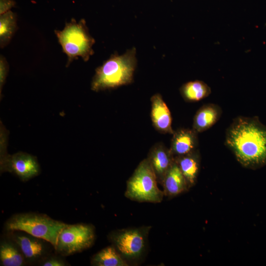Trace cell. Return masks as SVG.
Masks as SVG:
<instances>
[{
    "mask_svg": "<svg viewBox=\"0 0 266 266\" xmlns=\"http://www.w3.org/2000/svg\"><path fill=\"white\" fill-rule=\"evenodd\" d=\"M222 113V109L217 104L207 103L203 105L194 116L192 129L197 133L208 130L220 119Z\"/></svg>",
    "mask_w": 266,
    "mask_h": 266,
    "instance_id": "obj_13",
    "label": "cell"
},
{
    "mask_svg": "<svg viewBox=\"0 0 266 266\" xmlns=\"http://www.w3.org/2000/svg\"><path fill=\"white\" fill-rule=\"evenodd\" d=\"M154 172L147 159L137 166L127 182L125 196L138 202H161L165 195L157 185Z\"/></svg>",
    "mask_w": 266,
    "mask_h": 266,
    "instance_id": "obj_5",
    "label": "cell"
},
{
    "mask_svg": "<svg viewBox=\"0 0 266 266\" xmlns=\"http://www.w3.org/2000/svg\"><path fill=\"white\" fill-rule=\"evenodd\" d=\"M95 239L93 225L79 223L67 225L62 230L55 249L62 256H69L90 248Z\"/></svg>",
    "mask_w": 266,
    "mask_h": 266,
    "instance_id": "obj_7",
    "label": "cell"
},
{
    "mask_svg": "<svg viewBox=\"0 0 266 266\" xmlns=\"http://www.w3.org/2000/svg\"><path fill=\"white\" fill-rule=\"evenodd\" d=\"M225 144L243 166L257 169L266 166V126L258 117L234 118L226 130Z\"/></svg>",
    "mask_w": 266,
    "mask_h": 266,
    "instance_id": "obj_1",
    "label": "cell"
},
{
    "mask_svg": "<svg viewBox=\"0 0 266 266\" xmlns=\"http://www.w3.org/2000/svg\"><path fill=\"white\" fill-rule=\"evenodd\" d=\"M0 261L3 266H22L25 259L13 240H3L0 245Z\"/></svg>",
    "mask_w": 266,
    "mask_h": 266,
    "instance_id": "obj_16",
    "label": "cell"
},
{
    "mask_svg": "<svg viewBox=\"0 0 266 266\" xmlns=\"http://www.w3.org/2000/svg\"><path fill=\"white\" fill-rule=\"evenodd\" d=\"M15 4V2L13 0H0V15L10 10Z\"/></svg>",
    "mask_w": 266,
    "mask_h": 266,
    "instance_id": "obj_22",
    "label": "cell"
},
{
    "mask_svg": "<svg viewBox=\"0 0 266 266\" xmlns=\"http://www.w3.org/2000/svg\"><path fill=\"white\" fill-rule=\"evenodd\" d=\"M151 117L153 126L162 133L173 134L172 118L169 109L161 94H154L151 98Z\"/></svg>",
    "mask_w": 266,
    "mask_h": 266,
    "instance_id": "obj_10",
    "label": "cell"
},
{
    "mask_svg": "<svg viewBox=\"0 0 266 266\" xmlns=\"http://www.w3.org/2000/svg\"><path fill=\"white\" fill-rule=\"evenodd\" d=\"M180 169L184 175L189 188L194 186L197 179L200 167V156L197 149L189 154L174 157Z\"/></svg>",
    "mask_w": 266,
    "mask_h": 266,
    "instance_id": "obj_15",
    "label": "cell"
},
{
    "mask_svg": "<svg viewBox=\"0 0 266 266\" xmlns=\"http://www.w3.org/2000/svg\"><path fill=\"white\" fill-rule=\"evenodd\" d=\"M183 98L188 102H196L207 97L211 92V88L205 82L195 80L186 82L180 88Z\"/></svg>",
    "mask_w": 266,
    "mask_h": 266,
    "instance_id": "obj_18",
    "label": "cell"
},
{
    "mask_svg": "<svg viewBox=\"0 0 266 266\" xmlns=\"http://www.w3.org/2000/svg\"><path fill=\"white\" fill-rule=\"evenodd\" d=\"M161 185L165 196L170 197L176 196L189 189L175 160L166 174Z\"/></svg>",
    "mask_w": 266,
    "mask_h": 266,
    "instance_id": "obj_14",
    "label": "cell"
},
{
    "mask_svg": "<svg viewBox=\"0 0 266 266\" xmlns=\"http://www.w3.org/2000/svg\"><path fill=\"white\" fill-rule=\"evenodd\" d=\"M0 170L13 173L26 181L38 175L39 166L36 158L28 153L8 155L2 152L0 154Z\"/></svg>",
    "mask_w": 266,
    "mask_h": 266,
    "instance_id": "obj_8",
    "label": "cell"
},
{
    "mask_svg": "<svg viewBox=\"0 0 266 266\" xmlns=\"http://www.w3.org/2000/svg\"><path fill=\"white\" fill-rule=\"evenodd\" d=\"M151 226L116 230L108 239L122 258L129 264H136L144 256Z\"/></svg>",
    "mask_w": 266,
    "mask_h": 266,
    "instance_id": "obj_6",
    "label": "cell"
},
{
    "mask_svg": "<svg viewBox=\"0 0 266 266\" xmlns=\"http://www.w3.org/2000/svg\"><path fill=\"white\" fill-rule=\"evenodd\" d=\"M198 133L193 129H180L174 131L169 148L173 157L183 156L197 150Z\"/></svg>",
    "mask_w": 266,
    "mask_h": 266,
    "instance_id": "obj_11",
    "label": "cell"
},
{
    "mask_svg": "<svg viewBox=\"0 0 266 266\" xmlns=\"http://www.w3.org/2000/svg\"><path fill=\"white\" fill-rule=\"evenodd\" d=\"M13 240L20 249L25 260L33 262L41 259L46 253V247L43 239L30 234H13ZM47 242V241H46Z\"/></svg>",
    "mask_w": 266,
    "mask_h": 266,
    "instance_id": "obj_12",
    "label": "cell"
},
{
    "mask_svg": "<svg viewBox=\"0 0 266 266\" xmlns=\"http://www.w3.org/2000/svg\"><path fill=\"white\" fill-rule=\"evenodd\" d=\"M9 66L8 63L4 56L0 55V92L5 82L8 73Z\"/></svg>",
    "mask_w": 266,
    "mask_h": 266,
    "instance_id": "obj_20",
    "label": "cell"
},
{
    "mask_svg": "<svg viewBox=\"0 0 266 266\" xmlns=\"http://www.w3.org/2000/svg\"><path fill=\"white\" fill-rule=\"evenodd\" d=\"M159 184L162 185L164 177L174 161L169 149L162 143H158L150 150L147 158Z\"/></svg>",
    "mask_w": 266,
    "mask_h": 266,
    "instance_id": "obj_9",
    "label": "cell"
},
{
    "mask_svg": "<svg viewBox=\"0 0 266 266\" xmlns=\"http://www.w3.org/2000/svg\"><path fill=\"white\" fill-rule=\"evenodd\" d=\"M136 49L134 47L123 54H112L96 69L91 82V89L96 92L112 89L131 84L137 66Z\"/></svg>",
    "mask_w": 266,
    "mask_h": 266,
    "instance_id": "obj_2",
    "label": "cell"
},
{
    "mask_svg": "<svg viewBox=\"0 0 266 266\" xmlns=\"http://www.w3.org/2000/svg\"><path fill=\"white\" fill-rule=\"evenodd\" d=\"M55 33L67 55V66L78 57L87 62L94 54L93 46L96 41L90 34L84 19L77 22L72 18L66 23L62 30H55Z\"/></svg>",
    "mask_w": 266,
    "mask_h": 266,
    "instance_id": "obj_4",
    "label": "cell"
},
{
    "mask_svg": "<svg viewBox=\"0 0 266 266\" xmlns=\"http://www.w3.org/2000/svg\"><path fill=\"white\" fill-rule=\"evenodd\" d=\"M91 264L94 266H129L112 245L104 248L93 255Z\"/></svg>",
    "mask_w": 266,
    "mask_h": 266,
    "instance_id": "obj_17",
    "label": "cell"
},
{
    "mask_svg": "<svg viewBox=\"0 0 266 266\" xmlns=\"http://www.w3.org/2000/svg\"><path fill=\"white\" fill-rule=\"evenodd\" d=\"M66 224L44 214L22 213L14 215L6 222L5 229L9 232H20L43 239L56 246L58 236Z\"/></svg>",
    "mask_w": 266,
    "mask_h": 266,
    "instance_id": "obj_3",
    "label": "cell"
},
{
    "mask_svg": "<svg viewBox=\"0 0 266 266\" xmlns=\"http://www.w3.org/2000/svg\"><path fill=\"white\" fill-rule=\"evenodd\" d=\"M18 29L16 15L9 10L0 15V46L5 47Z\"/></svg>",
    "mask_w": 266,
    "mask_h": 266,
    "instance_id": "obj_19",
    "label": "cell"
},
{
    "mask_svg": "<svg viewBox=\"0 0 266 266\" xmlns=\"http://www.w3.org/2000/svg\"><path fill=\"white\" fill-rule=\"evenodd\" d=\"M42 266H65L66 263L60 258L53 257L49 258L41 264Z\"/></svg>",
    "mask_w": 266,
    "mask_h": 266,
    "instance_id": "obj_21",
    "label": "cell"
}]
</instances>
